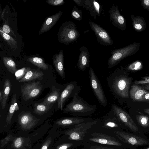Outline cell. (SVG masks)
I'll return each instance as SVG.
<instances>
[{"label":"cell","instance_id":"681fc988","mask_svg":"<svg viewBox=\"0 0 149 149\" xmlns=\"http://www.w3.org/2000/svg\"><path fill=\"white\" fill-rule=\"evenodd\" d=\"M148 126H149V125H148Z\"/></svg>","mask_w":149,"mask_h":149},{"label":"cell","instance_id":"60d3db41","mask_svg":"<svg viewBox=\"0 0 149 149\" xmlns=\"http://www.w3.org/2000/svg\"><path fill=\"white\" fill-rule=\"evenodd\" d=\"M78 6L85 8V3L86 0H73Z\"/></svg>","mask_w":149,"mask_h":149},{"label":"cell","instance_id":"f1b7e54d","mask_svg":"<svg viewBox=\"0 0 149 149\" xmlns=\"http://www.w3.org/2000/svg\"><path fill=\"white\" fill-rule=\"evenodd\" d=\"M16 98V94L15 93L13 94L11 99L9 111L6 119V123L9 125L10 124L12 118L15 111L14 102Z\"/></svg>","mask_w":149,"mask_h":149},{"label":"cell","instance_id":"7c38bea8","mask_svg":"<svg viewBox=\"0 0 149 149\" xmlns=\"http://www.w3.org/2000/svg\"><path fill=\"white\" fill-rule=\"evenodd\" d=\"M109 13L112 24L120 30L125 31L126 28V20L120 14L118 6L113 4L109 10Z\"/></svg>","mask_w":149,"mask_h":149},{"label":"cell","instance_id":"c3c4849f","mask_svg":"<svg viewBox=\"0 0 149 149\" xmlns=\"http://www.w3.org/2000/svg\"><path fill=\"white\" fill-rule=\"evenodd\" d=\"M146 149H149V147L148 148H146Z\"/></svg>","mask_w":149,"mask_h":149},{"label":"cell","instance_id":"4dcf8cb0","mask_svg":"<svg viewBox=\"0 0 149 149\" xmlns=\"http://www.w3.org/2000/svg\"><path fill=\"white\" fill-rule=\"evenodd\" d=\"M3 21L4 22V23L3 27L0 28V29L1 30L5 33L8 35H12L15 38H17L14 31L9 25L8 22L5 19L3 20Z\"/></svg>","mask_w":149,"mask_h":149},{"label":"cell","instance_id":"277c9868","mask_svg":"<svg viewBox=\"0 0 149 149\" xmlns=\"http://www.w3.org/2000/svg\"><path fill=\"white\" fill-rule=\"evenodd\" d=\"M79 36L80 34L75 24L71 21L63 23L60 27L58 33L59 41L67 45L74 42Z\"/></svg>","mask_w":149,"mask_h":149},{"label":"cell","instance_id":"ab89813d","mask_svg":"<svg viewBox=\"0 0 149 149\" xmlns=\"http://www.w3.org/2000/svg\"><path fill=\"white\" fill-rule=\"evenodd\" d=\"M141 4L144 9L149 11V0H141Z\"/></svg>","mask_w":149,"mask_h":149},{"label":"cell","instance_id":"3957f363","mask_svg":"<svg viewBox=\"0 0 149 149\" xmlns=\"http://www.w3.org/2000/svg\"><path fill=\"white\" fill-rule=\"evenodd\" d=\"M140 43L134 42L123 48L116 49L112 51L111 56L107 62L109 69L114 67L122 60L135 54L139 50Z\"/></svg>","mask_w":149,"mask_h":149},{"label":"cell","instance_id":"f6af8a7d","mask_svg":"<svg viewBox=\"0 0 149 149\" xmlns=\"http://www.w3.org/2000/svg\"><path fill=\"white\" fill-rule=\"evenodd\" d=\"M142 87L145 89L149 90V84H143L142 85Z\"/></svg>","mask_w":149,"mask_h":149},{"label":"cell","instance_id":"484cf974","mask_svg":"<svg viewBox=\"0 0 149 149\" xmlns=\"http://www.w3.org/2000/svg\"><path fill=\"white\" fill-rule=\"evenodd\" d=\"M0 34L2 38L7 42L12 49L15 50L17 48V42L13 37L10 35L5 33L0 29Z\"/></svg>","mask_w":149,"mask_h":149},{"label":"cell","instance_id":"d590c367","mask_svg":"<svg viewBox=\"0 0 149 149\" xmlns=\"http://www.w3.org/2000/svg\"><path fill=\"white\" fill-rule=\"evenodd\" d=\"M46 2L49 4L55 6L63 5L65 3L63 0H47Z\"/></svg>","mask_w":149,"mask_h":149},{"label":"cell","instance_id":"1f68e13d","mask_svg":"<svg viewBox=\"0 0 149 149\" xmlns=\"http://www.w3.org/2000/svg\"><path fill=\"white\" fill-rule=\"evenodd\" d=\"M136 118L139 124L141 126L146 127L148 126L149 118L147 116L139 115L136 116Z\"/></svg>","mask_w":149,"mask_h":149},{"label":"cell","instance_id":"8992f818","mask_svg":"<svg viewBox=\"0 0 149 149\" xmlns=\"http://www.w3.org/2000/svg\"><path fill=\"white\" fill-rule=\"evenodd\" d=\"M89 74L90 86L95 95L99 104L103 107H106L107 100L104 92L99 79L91 67L89 70Z\"/></svg>","mask_w":149,"mask_h":149},{"label":"cell","instance_id":"9a60e30c","mask_svg":"<svg viewBox=\"0 0 149 149\" xmlns=\"http://www.w3.org/2000/svg\"><path fill=\"white\" fill-rule=\"evenodd\" d=\"M80 54L76 67L80 70L84 72L89 65L90 53L86 47L83 45L79 48Z\"/></svg>","mask_w":149,"mask_h":149},{"label":"cell","instance_id":"6da1fadb","mask_svg":"<svg viewBox=\"0 0 149 149\" xmlns=\"http://www.w3.org/2000/svg\"><path fill=\"white\" fill-rule=\"evenodd\" d=\"M107 81L110 91L115 98H129L131 79L124 74L122 70H115L107 77Z\"/></svg>","mask_w":149,"mask_h":149},{"label":"cell","instance_id":"74e56055","mask_svg":"<svg viewBox=\"0 0 149 149\" xmlns=\"http://www.w3.org/2000/svg\"><path fill=\"white\" fill-rule=\"evenodd\" d=\"M143 79L134 81L135 84H149V77H143Z\"/></svg>","mask_w":149,"mask_h":149},{"label":"cell","instance_id":"8d00e7d4","mask_svg":"<svg viewBox=\"0 0 149 149\" xmlns=\"http://www.w3.org/2000/svg\"><path fill=\"white\" fill-rule=\"evenodd\" d=\"M74 145L73 143H65L58 146L56 147V149H69L73 147Z\"/></svg>","mask_w":149,"mask_h":149},{"label":"cell","instance_id":"f546056e","mask_svg":"<svg viewBox=\"0 0 149 149\" xmlns=\"http://www.w3.org/2000/svg\"><path fill=\"white\" fill-rule=\"evenodd\" d=\"M83 13L77 7L74 6L71 11V17L74 19L80 21L83 19Z\"/></svg>","mask_w":149,"mask_h":149},{"label":"cell","instance_id":"ac0fdd59","mask_svg":"<svg viewBox=\"0 0 149 149\" xmlns=\"http://www.w3.org/2000/svg\"><path fill=\"white\" fill-rule=\"evenodd\" d=\"M52 60L56 71L62 78L64 79L65 75L63 50H61L58 54L53 55Z\"/></svg>","mask_w":149,"mask_h":149},{"label":"cell","instance_id":"4316f807","mask_svg":"<svg viewBox=\"0 0 149 149\" xmlns=\"http://www.w3.org/2000/svg\"><path fill=\"white\" fill-rule=\"evenodd\" d=\"M2 60L7 70L12 74H15L17 69L16 65L13 60L10 57L5 56L3 57Z\"/></svg>","mask_w":149,"mask_h":149},{"label":"cell","instance_id":"8fae6325","mask_svg":"<svg viewBox=\"0 0 149 149\" xmlns=\"http://www.w3.org/2000/svg\"><path fill=\"white\" fill-rule=\"evenodd\" d=\"M116 136L121 141L127 143L135 146H141L147 144L148 141L138 136L118 131L114 132Z\"/></svg>","mask_w":149,"mask_h":149},{"label":"cell","instance_id":"d4e9b609","mask_svg":"<svg viewBox=\"0 0 149 149\" xmlns=\"http://www.w3.org/2000/svg\"><path fill=\"white\" fill-rule=\"evenodd\" d=\"M27 61L38 67L44 70H47L49 66L46 64L41 58L38 57L33 56L29 57Z\"/></svg>","mask_w":149,"mask_h":149},{"label":"cell","instance_id":"5b68a950","mask_svg":"<svg viewBox=\"0 0 149 149\" xmlns=\"http://www.w3.org/2000/svg\"><path fill=\"white\" fill-rule=\"evenodd\" d=\"M97 122V121L93 120L77 124L72 128L66 131L64 133L68 136V139L70 140H82L89 130Z\"/></svg>","mask_w":149,"mask_h":149},{"label":"cell","instance_id":"7bdbcfd3","mask_svg":"<svg viewBox=\"0 0 149 149\" xmlns=\"http://www.w3.org/2000/svg\"><path fill=\"white\" fill-rule=\"evenodd\" d=\"M142 102H149V93H146L143 96Z\"/></svg>","mask_w":149,"mask_h":149},{"label":"cell","instance_id":"e575fe53","mask_svg":"<svg viewBox=\"0 0 149 149\" xmlns=\"http://www.w3.org/2000/svg\"><path fill=\"white\" fill-rule=\"evenodd\" d=\"M24 142V139L23 138L21 137L16 138L14 139L13 146L15 149H19L22 146Z\"/></svg>","mask_w":149,"mask_h":149},{"label":"cell","instance_id":"7402d4cb","mask_svg":"<svg viewBox=\"0 0 149 149\" xmlns=\"http://www.w3.org/2000/svg\"><path fill=\"white\" fill-rule=\"evenodd\" d=\"M52 92L46 97L43 100V103L51 105L58 100L62 93L60 89H57L55 86H53L52 88Z\"/></svg>","mask_w":149,"mask_h":149},{"label":"cell","instance_id":"9c48e42d","mask_svg":"<svg viewBox=\"0 0 149 149\" xmlns=\"http://www.w3.org/2000/svg\"><path fill=\"white\" fill-rule=\"evenodd\" d=\"M89 23L96 35L97 40L100 44L105 45H111L113 44V40L109 33L100 25L92 21H89Z\"/></svg>","mask_w":149,"mask_h":149},{"label":"cell","instance_id":"4fadbf2b","mask_svg":"<svg viewBox=\"0 0 149 149\" xmlns=\"http://www.w3.org/2000/svg\"><path fill=\"white\" fill-rule=\"evenodd\" d=\"M89 140L91 142L101 144L120 146L122 144L115 138L101 133L95 132L91 135Z\"/></svg>","mask_w":149,"mask_h":149},{"label":"cell","instance_id":"83f0119b","mask_svg":"<svg viewBox=\"0 0 149 149\" xmlns=\"http://www.w3.org/2000/svg\"><path fill=\"white\" fill-rule=\"evenodd\" d=\"M34 113L39 115H42L49 111L51 108V105L43 103H36L34 105Z\"/></svg>","mask_w":149,"mask_h":149},{"label":"cell","instance_id":"e0dca14e","mask_svg":"<svg viewBox=\"0 0 149 149\" xmlns=\"http://www.w3.org/2000/svg\"><path fill=\"white\" fill-rule=\"evenodd\" d=\"M62 14L61 11L47 17L42 24L39 31V34L49 31L56 23Z\"/></svg>","mask_w":149,"mask_h":149},{"label":"cell","instance_id":"f35d334b","mask_svg":"<svg viewBox=\"0 0 149 149\" xmlns=\"http://www.w3.org/2000/svg\"><path fill=\"white\" fill-rule=\"evenodd\" d=\"M52 139L49 138L42 145L40 149H47L52 142Z\"/></svg>","mask_w":149,"mask_h":149},{"label":"cell","instance_id":"7a4b0ae2","mask_svg":"<svg viewBox=\"0 0 149 149\" xmlns=\"http://www.w3.org/2000/svg\"><path fill=\"white\" fill-rule=\"evenodd\" d=\"M97 109L95 105H91L80 97L75 95L72 100L63 108V111L67 114L79 116H90L93 115Z\"/></svg>","mask_w":149,"mask_h":149},{"label":"cell","instance_id":"7dc6e473","mask_svg":"<svg viewBox=\"0 0 149 149\" xmlns=\"http://www.w3.org/2000/svg\"><path fill=\"white\" fill-rule=\"evenodd\" d=\"M143 111L149 115V108H147L144 109Z\"/></svg>","mask_w":149,"mask_h":149},{"label":"cell","instance_id":"ba28073f","mask_svg":"<svg viewBox=\"0 0 149 149\" xmlns=\"http://www.w3.org/2000/svg\"><path fill=\"white\" fill-rule=\"evenodd\" d=\"M110 109L118 120L131 130L134 132L138 130V128L133 120L125 110L115 104L111 105Z\"/></svg>","mask_w":149,"mask_h":149},{"label":"cell","instance_id":"5bb4252c","mask_svg":"<svg viewBox=\"0 0 149 149\" xmlns=\"http://www.w3.org/2000/svg\"><path fill=\"white\" fill-rule=\"evenodd\" d=\"M18 122L23 129L29 130L33 127L40 120L28 111H23L19 115Z\"/></svg>","mask_w":149,"mask_h":149},{"label":"cell","instance_id":"603a6c76","mask_svg":"<svg viewBox=\"0 0 149 149\" xmlns=\"http://www.w3.org/2000/svg\"><path fill=\"white\" fill-rule=\"evenodd\" d=\"M43 75V72L40 71L32 70L31 69L28 71L24 76L19 81V82L22 83L31 81L42 77Z\"/></svg>","mask_w":149,"mask_h":149},{"label":"cell","instance_id":"44dd1931","mask_svg":"<svg viewBox=\"0 0 149 149\" xmlns=\"http://www.w3.org/2000/svg\"><path fill=\"white\" fill-rule=\"evenodd\" d=\"M132 25L134 30L138 32H142L145 29L146 24L144 18L142 16L133 15H131Z\"/></svg>","mask_w":149,"mask_h":149},{"label":"cell","instance_id":"bcb514c9","mask_svg":"<svg viewBox=\"0 0 149 149\" xmlns=\"http://www.w3.org/2000/svg\"><path fill=\"white\" fill-rule=\"evenodd\" d=\"M3 97V91H0V102L1 103Z\"/></svg>","mask_w":149,"mask_h":149},{"label":"cell","instance_id":"ffe728a7","mask_svg":"<svg viewBox=\"0 0 149 149\" xmlns=\"http://www.w3.org/2000/svg\"><path fill=\"white\" fill-rule=\"evenodd\" d=\"M85 8L88 10L91 16L95 19L97 16H100V6L99 3L94 0H86Z\"/></svg>","mask_w":149,"mask_h":149},{"label":"cell","instance_id":"836d02e7","mask_svg":"<svg viewBox=\"0 0 149 149\" xmlns=\"http://www.w3.org/2000/svg\"><path fill=\"white\" fill-rule=\"evenodd\" d=\"M143 67V64L139 61H136L130 65L127 68L128 70L135 71L140 70Z\"/></svg>","mask_w":149,"mask_h":149},{"label":"cell","instance_id":"d6986e66","mask_svg":"<svg viewBox=\"0 0 149 149\" xmlns=\"http://www.w3.org/2000/svg\"><path fill=\"white\" fill-rule=\"evenodd\" d=\"M148 92L143 87L136 84H134L131 87L130 95L134 102H142L143 95Z\"/></svg>","mask_w":149,"mask_h":149},{"label":"cell","instance_id":"30bf717a","mask_svg":"<svg viewBox=\"0 0 149 149\" xmlns=\"http://www.w3.org/2000/svg\"><path fill=\"white\" fill-rule=\"evenodd\" d=\"M42 88V85L39 81L25 84L21 89L23 98L27 101L36 97L40 93Z\"/></svg>","mask_w":149,"mask_h":149},{"label":"cell","instance_id":"d6a6232c","mask_svg":"<svg viewBox=\"0 0 149 149\" xmlns=\"http://www.w3.org/2000/svg\"><path fill=\"white\" fill-rule=\"evenodd\" d=\"M31 69L29 67H24L19 70H17L15 73L16 79L18 80L22 78L26 72Z\"/></svg>","mask_w":149,"mask_h":149},{"label":"cell","instance_id":"b9f144b4","mask_svg":"<svg viewBox=\"0 0 149 149\" xmlns=\"http://www.w3.org/2000/svg\"><path fill=\"white\" fill-rule=\"evenodd\" d=\"M88 149H116L112 148L105 147L101 146H94L88 148Z\"/></svg>","mask_w":149,"mask_h":149},{"label":"cell","instance_id":"52a82bcc","mask_svg":"<svg viewBox=\"0 0 149 149\" xmlns=\"http://www.w3.org/2000/svg\"><path fill=\"white\" fill-rule=\"evenodd\" d=\"M81 88V87L77 85V82L75 81H72L67 84L57 101L58 108L63 110L66 101L69 98L72 97L75 95L79 94Z\"/></svg>","mask_w":149,"mask_h":149},{"label":"cell","instance_id":"2e32d148","mask_svg":"<svg viewBox=\"0 0 149 149\" xmlns=\"http://www.w3.org/2000/svg\"><path fill=\"white\" fill-rule=\"evenodd\" d=\"M89 118L79 117H66L61 119L56 122L59 126L63 127L73 126L81 123L93 120Z\"/></svg>","mask_w":149,"mask_h":149},{"label":"cell","instance_id":"ee69618b","mask_svg":"<svg viewBox=\"0 0 149 149\" xmlns=\"http://www.w3.org/2000/svg\"><path fill=\"white\" fill-rule=\"evenodd\" d=\"M14 105L15 107V111H17L19 110V106L17 103V98H16L14 102Z\"/></svg>","mask_w":149,"mask_h":149},{"label":"cell","instance_id":"cb8c5ba5","mask_svg":"<svg viewBox=\"0 0 149 149\" xmlns=\"http://www.w3.org/2000/svg\"><path fill=\"white\" fill-rule=\"evenodd\" d=\"M11 87V84L10 80L8 79H6L4 83L3 90L2 91L3 97L1 103L2 109H4L5 107L8 97L10 93Z\"/></svg>","mask_w":149,"mask_h":149}]
</instances>
